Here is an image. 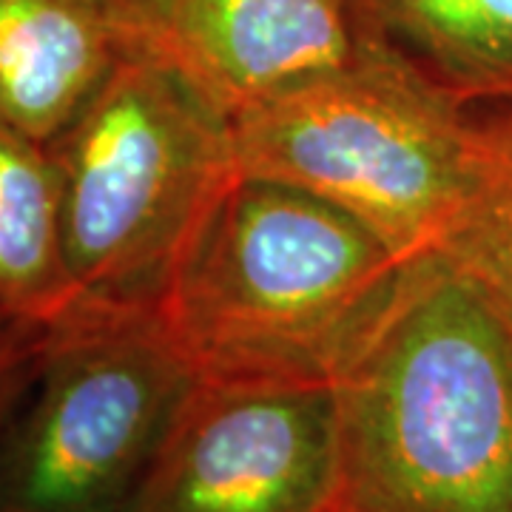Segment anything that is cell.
Here are the masks:
<instances>
[{"mask_svg": "<svg viewBox=\"0 0 512 512\" xmlns=\"http://www.w3.org/2000/svg\"><path fill=\"white\" fill-rule=\"evenodd\" d=\"M348 512H512V330L441 254L407 262L333 379Z\"/></svg>", "mask_w": 512, "mask_h": 512, "instance_id": "cell-1", "label": "cell"}, {"mask_svg": "<svg viewBox=\"0 0 512 512\" xmlns=\"http://www.w3.org/2000/svg\"><path fill=\"white\" fill-rule=\"evenodd\" d=\"M404 268L339 205L239 171L157 316L197 379L333 382L390 305Z\"/></svg>", "mask_w": 512, "mask_h": 512, "instance_id": "cell-2", "label": "cell"}, {"mask_svg": "<svg viewBox=\"0 0 512 512\" xmlns=\"http://www.w3.org/2000/svg\"><path fill=\"white\" fill-rule=\"evenodd\" d=\"M49 148L80 308L157 311L237 180L234 117L160 63L120 55Z\"/></svg>", "mask_w": 512, "mask_h": 512, "instance_id": "cell-3", "label": "cell"}, {"mask_svg": "<svg viewBox=\"0 0 512 512\" xmlns=\"http://www.w3.org/2000/svg\"><path fill=\"white\" fill-rule=\"evenodd\" d=\"M242 174L339 205L413 262L439 254L470 171V109L370 46L234 117Z\"/></svg>", "mask_w": 512, "mask_h": 512, "instance_id": "cell-4", "label": "cell"}, {"mask_svg": "<svg viewBox=\"0 0 512 512\" xmlns=\"http://www.w3.org/2000/svg\"><path fill=\"white\" fill-rule=\"evenodd\" d=\"M194 384L157 311H74L0 421V512H128Z\"/></svg>", "mask_w": 512, "mask_h": 512, "instance_id": "cell-5", "label": "cell"}, {"mask_svg": "<svg viewBox=\"0 0 512 512\" xmlns=\"http://www.w3.org/2000/svg\"><path fill=\"white\" fill-rule=\"evenodd\" d=\"M128 512H348L333 382L197 379Z\"/></svg>", "mask_w": 512, "mask_h": 512, "instance_id": "cell-6", "label": "cell"}, {"mask_svg": "<svg viewBox=\"0 0 512 512\" xmlns=\"http://www.w3.org/2000/svg\"><path fill=\"white\" fill-rule=\"evenodd\" d=\"M120 55L160 63L237 117L373 46L350 0H106Z\"/></svg>", "mask_w": 512, "mask_h": 512, "instance_id": "cell-7", "label": "cell"}, {"mask_svg": "<svg viewBox=\"0 0 512 512\" xmlns=\"http://www.w3.org/2000/svg\"><path fill=\"white\" fill-rule=\"evenodd\" d=\"M117 57L106 0H0V117L49 143Z\"/></svg>", "mask_w": 512, "mask_h": 512, "instance_id": "cell-8", "label": "cell"}, {"mask_svg": "<svg viewBox=\"0 0 512 512\" xmlns=\"http://www.w3.org/2000/svg\"><path fill=\"white\" fill-rule=\"evenodd\" d=\"M74 311L52 148L0 117V319L49 330Z\"/></svg>", "mask_w": 512, "mask_h": 512, "instance_id": "cell-9", "label": "cell"}, {"mask_svg": "<svg viewBox=\"0 0 512 512\" xmlns=\"http://www.w3.org/2000/svg\"><path fill=\"white\" fill-rule=\"evenodd\" d=\"M365 35L458 103L512 100V0H350Z\"/></svg>", "mask_w": 512, "mask_h": 512, "instance_id": "cell-10", "label": "cell"}, {"mask_svg": "<svg viewBox=\"0 0 512 512\" xmlns=\"http://www.w3.org/2000/svg\"><path fill=\"white\" fill-rule=\"evenodd\" d=\"M470 171L439 254L512 330V100L467 103Z\"/></svg>", "mask_w": 512, "mask_h": 512, "instance_id": "cell-11", "label": "cell"}, {"mask_svg": "<svg viewBox=\"0 0 512 512\" xmlns=\"http://www.w3.org/2000/svg\"><path fill=\"white\" fill-rule=\"evenodd\" d=\"M49 330L23 328L0 319V421L15 402L20 384L26 379L37 348L43 345Z\"/></svg>", "mask_w": 512, "mask_h": 512, "instance_id": "cell-12", "label": "cell"}]
</instances>
